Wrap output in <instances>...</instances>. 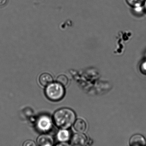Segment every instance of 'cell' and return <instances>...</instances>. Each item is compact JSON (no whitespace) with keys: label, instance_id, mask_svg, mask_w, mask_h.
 <instances>
[{"label":"cell","instance_id":"cell-1","mask_svg":"<svg viewBox=\"0 0 146 146\" xmlns=\"http://www.w3.org/2000/svg\"><path fill=\"white\" fill-rule=\"evenodd\" d=\"M54 124L60 129H68L76 120L74 111L69 108H64L56 111L53 115Z\"/></svg>","mask_w":146,"mask_h":146},{"label":"cell","instance_id":"cell-2","mask_svg":"<svg viewBox=\"0 0 146 146\" xmlns=\"http://www.w3.org/2000/svg\"><path fill=\"white\" fill-rule=\"evenodd\" d=\"M45 94L47 98L50 100L59 101L65 95V89L63 86L58 82H52L46 86Z\"/></svg>","mask_w":146,"mask_h":146},{"label":"cell","instance_id":"cell-3","mask_svg":"<svg viewBox=\"0 0 146 146\" xmlns=\"http://www.w3.org/2000/svg\"><path fill=\"white\" fill-rule=\"evenodd\" d=\"M53 119L47 115H43L39 117L36 121V128L39 132L46 133L53 127Z\"/></svg>","mask_w":146,"mask_h":146},{"label":"cell","instance_id":"cell-4","mask_svg":"<svg viewBox=\"0 0 146 146\" xmlns=\"http://www.w3.org/2000/svg\"><path fill=\"white\" fill-rule=\"evenodd\" d=\"M88 142L87 137L83 133L75 134L71 139V145L72 146H87Z\"/></svg>","mask_w":146,"mask_h":146},{"label":"cell","instance_id":"cell-5","mask_svg":"<svg viewBox=\"0 0 146 146\" xmlns=\"http://www.w3.org/2000/svg\"><path fill=\"white\" fill-rule=\"evenodd\" d=\"M54 143L53 138L46 133L40 135L37 140V146H53Z\"/></svg>","mask_w":146,"mask_h":146},{"label":"cell","instance_id":"cell-6","mask_svg":"<svg viewBox=\"0 0 146 146\" xmlns=\"http://www.w3.org/2000/svg\"><path fill=\"white\" fill-rule=\"evenodd\" d=\"M129 146H146V139L141 135H134L129 139Z\"/></svg>","mask_w":146,"mask_h":146},{"label":"cell","instance_id":"cell-7","mask_svg":"<svg viewBox=\"0 0 146 146\" xmlns=\"http://www.w3.org/2000/svg\"><path fill=\"white\" fill-rule=\"evenodd\" d=\"M71 135L68 129H60L57 132V138L60 142H67L70 139Z\"/></svg>","mask_w":146,"mask_h":146},{"label":"cell","instance_id":"cell-8","mask_svg":"<svg viewBox=\"0 0 146 146\" xmlns=\"http://www.w3.org/2000/svg\"><path fill=\"white\" fill-rule=\"evenodd\" d=\"M73 128L78 133H83L87 129L86 123L82 119H77L74 123Z\"/></svg>","mask_w":146,"mask_h":146},{"label":"cell","instance_id":"cell-9","mask_svg":"<svg viewBox=\"0 0 146 146\" xmlns=\"http://www.w3.org/2000/svg\"><path fill=\"white\" fill-rule=\"evenodd\" d=\"M53 80L52 76L48 73H43L39 76V82L44 86H47L52 83L53 82Z\"/></svg>","mask_w":146,"mask_h":146},{"label":"cell","instance_id":"cell-10","mask_svg":"<svg viewBox=\"0 0 146 146\" xmlns=\"http://www.w3.org/2000/svg\"><path fill=\"white\" fill-rule=\"evenodd\" d=\"M127 2L131 7H138L142 6L145 0H126Z\"/></svg>","mask_w":146,"mask_h":146},{"label":"cell","instance_id":"cell-11","mask_svg":"<svg viewBox=\"0 0 146 146\" xmlns=\"http://www.w3.org/2000/svg\"><path fill=\"white\" fill-rule=\"evenodd\" d=\"M57 82L63 86H66L68 82L67 77L64 75H61L57 77Z\"/></svg>","mask_w":146,"mask_h":146},{"label":"cell","instance_id":"cell-12","mask_svg":"<svg viewBox=\"0 0 146 146\" xmlns=\"http://www.w3.org/2000/svg\"><path fill=\"white\" fill-rule=\"evenodd\" d=\"M133 8V12L136 15H140L143 14L145 10L143 6H138Z\"/></svg>","mask_w":146,"mask_h":146},{"label":"cell","instance_id":"cell-13","mask_svg":"<svg viewBox=\"0 0 146 146\" xmlns=\"http://www.w3.org/2000/svg\"><path fill=\"white\" fill-rule=\"evenodd\" d=\"M22 146H37V145L33 141L31 140H27L23 142Z\"/></svg>","mask_w":146,"mask_h":146},{"label":"cell","instance_id":"cell-14","mask_svg":"<svg viewBox=\"0 0 146 146\" xmlns=\"http://www.w3.org/2000/svg\"><path fill=\"white\" fill-rule=\"evenodd\" d=\"M55 146H72L71 145L69 144L67 142H60L57 144Z\"/></svg>","mask_w":146,"mask_h":146},{"label":"cell","instance_id":"cell-15","mask_svg":"<svg viewBox=\"0 0 146 146\" xmlns=\"http://www.w3.org/2000/svg\"><path fill=\"white\" fill-rule=\"evenodd\" d=\"M7 0H0V6L4 5L6 3Z\"/></svg>","mask_w":146,"mask_h":146},{"label":"cell","instance_id":"cell-16","mask_svg":"<svg viewBox=\"0 0 146 146\" xmlns=\"http://www.w3.org/2000/svg\"><path fill=\"white\" fill-rule=\"evenodd\" d=\"M146 68V62L144 63L142 66V68H143V70H145V69Z\"/></svg>","mask_w":146,"mask_h":146},{"label":"cell","instance_id":"cell-17","mask_svg":"<svg viewBox=\"0 0 146 146\" xmlns=\"http://www.w3.org/2000/svg\"><path fill=\"white\" fill-rule=\"evenodd\" d=\"M143 7H144V9H145V11H146V0L145 1L144 4H143Z\"/></svg>","mask_w":146,"mask_h":146}]
</instances>
